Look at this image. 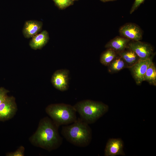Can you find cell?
Masks as SVG:
<instances>
[{
  "instance_id": "12",
  "label": "cell",
  "mask_w": 156,
  "mask_h": 156,
  "mask_svg": "<svg viewBox=\"0 0 156 156\" xmlns=\"http://www.w3.org/2000/svg\"><path fill=\"white\" fill-rule=\"evenodd\" d=\"M31 38L29 45L31 49L35 50L42 49L49 39V33L46 30L42 31Z\"/></svg>"
},
{
  "instance_id": "9",
  "label": "cell",
  "mask_w": 156,
  "mask_h": 156,
  "mask_svg": "<svg viewBox=\"0 0 156 156\" xmlns=\"http://www.w3.org/2000/svg\"><path fill=\"white\" fill-rule=\"evenodd\" d=\"M120 34L123 37L134 41H138L142 38V32L137 25L129 23L121 27L119 29Z\"/></svg>"
},
{
  "instance_id": "4",
  "label": "cell",
  "mask_w": 156,
  "mask_h": 156,
  "mask_svg": "<svg viewBox=\"0 0 156 156\" xmlns=\"http://www.w3.org/2000/svg\"><path fill=\"white\" fill-rule=\"evenodd\" d=\"M45 112L59 127L72 123L77 119L76 111L73 106L63 103L52 104L45 108Z\"/></svg>"
},
{
  "instance_id": "16",
  "label": "cell",
  "mask_w": 156,
  "mask_h": 156,
  "mask_svg": "<svg viewBox=\"0 0 156 156\" xmlns=\"http://www.w3.org/2000/svg\"><path fill=\"white\" fill-rule=\"evenodd\" d=\"M116 52L111 49H107L101 56V63L105 66H108L116 57Z\"/></svg>"
},
{
  "instance_id": "22",
  "label": "cell",
  "mask_w": 156,
  "mask_h": 156,
  "mask_svg": "<svg viewBox=\"0 0 156 156\" xmlns=\"http://www.w3.org/2000/svg\"><path fill=\"white\" fill-rule=\"evenodd\" d=\"M114 0H100V1L102 2H105L109 1H113Z\"/></svg>"
},
{
  "instance_id": "15",
  "label": "cell",
  "mask_w": 156,
  "mask_h": 156,
  "mask_svg": "<svg viewBox=\"0 0 156 156\" xmlns=\"http://www.w3.org/2000/svg\"><path fill=\"white\" fill-rule=\"evenodd\" d=\"M144 81L148 82L150 84L156 85V68L152 62L147 68L144 76Z\"/></svg>"
},
{
  "instance_id": "21",
  "label": "cell",
  "mask_w": 156,
  "mask_h": 156,
  "mask_svg": "<svg viewBox=\"0 0 156 156\" xmlns=\"http://www.w3.org/2000/svg\"><path fill=\"white\" fill-rule=\"evenodd\" d=\"M145 0H135L130 10V13L131 14L135 11Z\"/></svg>"
},
{
  "instance_id": "7",
  "label": "cell",
  "mask_w": 156,
  "mask_h": 156,
  "mask_svg": "<svg viewBox=\"0 0 156 156\" xmlns=\"http://www.w3.org/2000/svg\"><path fill=\"white\" fill-rule=\"evenodd\" d=\"M69 71L61 69L55 71L52 76L51 82L53 86L61 91L67 90L68 86Z\"/></svg>"
},
{
  "instance_id": "18",
  "label": "cell",
  "mask_w": 156,
  "mask_h": 156,
  "mask_svg": "<svg viewBox=\"0 0 156 156\" xmlns=\"http://www.w3.org/2000/svg\"><path fill=\"white\" fill-rule=\"evenodd\" d=\"M55 5L60 9L64 10L74 4L73 0H53Z\"/></svg>"
},
{
  "instance_id": "14",
  "label": "cell",
  "mask_w": 156,
  "mask_h": 156,
  "mask_svg": "<svg viewBox=\"0 0 156 156\" xmlns=\"http://www.w3.org/2000/svg\"><path fill=\"white\" fill-rule=\"evenodd\" d=\"M118 54L124 60L127 66L129 67L133 66L140 60L135 53L129 49L128 50H124L118 53Z\"/></svg>"
},
{
  "instance_id": "1",
  "label": "cell",
  "mask_w": 156,
  "mask_h": 156,
  "mask_svg": "<svg viewBox=\"0 0 156 156\" xmlns=\"http://www.w3.org/2000/svg\"><path fill=\"white\" fill-rule=\"evenodd\" d=\"M59 127L51 118H43L29 141L33 145L48 151L56 149L61 145L63 141L59 133Z\"/></svg>"
},
{
  "instance_id": "6",
  "label": "cell",
  "mask_w": 156,
  "mask_h": 156,
  "mask_svg": "<svg viewBox=\"0 0 156 156\" xmlns=\"http://www.w3.org/2000/svg\"><path fill=\"white\" fill-rule=\"evenodd\" d=\"M127 47L135 53L140 60H146L153 54V49L150 45L139 41L129 42Z\"/></svg>"
},
{
  "instance_id": "11",
  "label": "cell",
  "mask_w": 156,
  "mask_h": 156,
  "mask_svg": "<svg viewBox=\"0 0 156 156\" xmlns=\"http://www.w3.org/2000/svg\"><path fill=\"white\" fill-rule=\"evenodd\" d=\"M43 23L36 20H30L25 21L22 29V33L25 38H29L42 31Z\"/></svg>"
},
{
  "instance_id": "10",
  "label": "cell",
  "mask_w": 156,
  "mask_h": 156,
  "mask_svg": "<svg viewBox=\"0 0 156 156\" xmlns=\"http://www.w3.org/2000/svg\"><path fill=\"white\" fill-rule=\"evenodd\" d=\"M123 142L120 138H112L107 142L104 151L105 156L125 155L123 151Z\"/></svg>"
},
{
  "instance_id": "17",
  "label": "cell",
  "mask_w": 156,
  "mask_h": 156,
  "mask_svg": "<svg viewBox=\"0 0 156 156\" xmlns=\"http://www.w3.org/2000/svg\"><path fill=\"white\" fill-rule=\"evenodd\" d=\"M109 70L110 72H116L127 66L125 62L120 56L115 59L109 65Z\"/></svg>"
},
{
  "instance_id": "2",
  "label": "cell",
  "mask_w": 156,
  "mask_h": 156,
  "mask_svg": "<svg viewBox=\"0 0 156 156\" xmlns=\"http://www.w3.org/2000/svg\"><path fill=\"white\" fill-rule=\"evenodd\" d=\"M88 124L79 118L72 124L63 126L61 134L71 144L80 147L89 145L92 139V133Z\"/></svg>"
},
{
  "instance_id": "13",
  "label": "cell",
  "mask_w": 156,
  "mask_h": 156,
  "mask_svg": "<svg viewBox=\"0 0 156 156\" xmlns=\"http://www.w3.org/2000/svg\"><path fill=\"white\" fill-rule=\"evenodd\" d=\"M129 41V40L124 37H117L109 42L105 45V47L119 53L127 47Z\"/></svg>"
},
{
  "instance_id": "20",
  "label": "cell",
  "mask_w": 156,
  "mask_h": 156,
  "mask_svg": "<svg viewBox=\"0 0 156 156\" xmlns=\"http://www.w3.org/2000/svg\"><path fill=\"white\" fill-rule=\"evenodd\" d=\"M9 91L3 87L0 88V104L8 96Z\"/></svg>"
},
{
  "instance_id": "3",
  "label": "cell",
  "mask_w": 156,
  "mask_h": 156,
  "mask_svg": "<svg viewBox=\"0 0 156 156\" xmlns=\"http://www.w3.org/2000/svg\"><path fill=\"white\" fill-rule=\"evenodd\" d=\"M80 118L88 124L94 122L108 111L109 107L101 102L84 100L74 106Z\"/></svg>"
},
{
  "instance_id": "19",
  "label": "cell",
  "mask_w": 156,
  "mask_h": 156,
  "mask_svg": "<svg viewBox=\"0 0 156 156\" xmlns=\"http://www.w3.org/2000/svg\"><path fill=\"white\" fill-rule=\"evenodd\" d=\"M24 147L23 146H21L15 151L8 153L6 154V155L8 156H23L24 155Z\"/></svg>"
},
{
  "instance_id": "8",
  "label": "cell",
  "mask_w": 156,
  "mask_h": 156,
  "mask_svg": "<svg viewBox=\"0 0 156 156\" xmlns=\"http://www.w3.org/2000/svg\"><path fill=\"white\" fill-rule=\"evenodd\" d=\"M153 54L148 59L145 60H140L130 67L131 72L136 83H141L144 81V76L149 66L152 62Z\"/></svg>"
},
{
  "instance_id": "23",
  "label": "cell",
  "mask_w": 156,
  "mask_h": 156,
  "mask_svg": "<svg viewBox=\"0 0 156 156\" xmlns=\"http://www.w3.org/2000/svg\"><path fill=\"white\" fill-rule=\"evenodd\" d=\"M74 1H78V0H73Z\"/></svg>"
},
{
  "instance_id": "5",
  "label": "cell",
  "mask_w": 156,
  "mask_h": 156,
  "mask_svg": "<svg viewBox=\"0 0 156 156\" xmlns=\"http://www.w3.org/2000/svg\"><path fill=\"white\" fill-rule=\"evenodd\" d=\"M17 110L15 98L7 96L0 104V121L11 119L15 115Z\"/></svg>"
}]
</instances>
